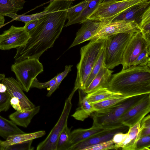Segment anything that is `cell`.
Masks as SVG:
<instances>
[{
    "label": "cell",
    "mask_w": 150,
    "mask_h": 150,
    "mask_svg": "<svg viewBox=\"0 0 150 150\" xmlns=\"http://www.w3.org/2000/svg\"><path fill=\"white\" fill-rule=\"evenodd\" d=\"M128 127L123 125L120 127L108 130L86 139L71 146L69 150H83L85 148L112 139L114 135L119 132H125Z\"/></svg>",
    "instance_id": "5bb4252c"
},
{
    "label": "cell",
    "mask_w": 150,
    "mask_h": 150,
    "mask_svg": "<svg viewBox=\"0 0 150 150\" xmlns=\"http://www.w3.org/2000/svg\"><path fill=\"white\" fill-rule=\"evenodd\" d=\"M150 135L141 137L137 140L135 150H150Z\"/></svg>",
    "instance_id": "d590c367"
},
{
    "label": "cell",
    "mask_w": 150,
    "mask_h": 150,
    "mask_svg": "<svg viewBox=\"0 0 150 150\" xmlns=\"http://www.w3.org/2000/svg\"><path fill=\"white\" fill-rule=\"evenodd\" d=\"M6 87V91L11 98H18L23 111L30 110L35 107L23 92V90L18 82L12 77L5 78L1 81Z\"/></svg>",
    "instance_id": "7c38bea8"
},
{
    "label": "cell",
    "mask_w": 150,
    "mask_h": 150,
    "mask_svg": "<svg viewBox=\"0 0 150 150\" xmlns=\"http://www.w3.org/2000/svg\"><path fill=\"white\" fill-rule=\"evenodd\" d=\"M39 58H26L15 62L11 66L23 91L28 92L37 76L43 71V67Z\"/></svg>",
    "instance_id": "5b68a950"
},
{
    "label": "cell",
    "mask_w": 150,
    "mask_h": 150,
    "mask_svg": "<svg viewBox=\"0 0 150 150\" xmlns=\"http://www.w3.org/2000/svg\"><path fill=\"white\" fill-rule=\"evenodd\" d=\"M105 42L106 38L90 40L81 48L80 60L76 66L77 76L71 92L74 93L79 89L83 90L93 68L105 48Z\"/></svg>",
    "instance_id": "7a4b0ae2"
},
{
    "label": "cell",
    "mask_w": 150,
    "mask_h": 150,
    "mask_svg": "<svg viewBox=\"0 0 150 150\" xmlns=\"http://www.w3.org/2000/svg\"><path fill=\"white\" fill-rule=\"evenodd\" d=\"M30 38L24 26L12 25L0 35V50H8L25 46Z\"/></svg>",
    "instance_id": "ba28073f"
},
{
    "label": "cell",
    "mask_w": 150,
    "mask_h": 150,
    "mask_svg": "<svg viewBox=\"0 0 150 150\" xmlns=\"http://www.w3.org/2000/svg\"><path fill=\"white\" fill-rule=\"evenodd\" d=\"M11 98V97L7 91L0 93V112L6 111L9 109Z\"/></svg>",
    "instance_id": "8d00e7d4"
},
{
    "label": "cell",
    "mask_w": 150,
    "mask_h": 150,
    "mask_svg": "<svg viewBox=\"0 0 150 150\" xmlns=\"http://www.w3.org/2000/svg\"><path fill=\"white\" fill-rule=\"evenodd\" d=\"M5 78V75L4 74L0 73V80H3Z\"/></svg>",
    "instance_id": "f6af8a7d"
},
{
    "label": "cell",
    "mask_w": 150,
    "mask_h": 150,
    "mask_svg": "<svg viewBox=\"0 0 150 150\" xmlns=\"http://www.w3.org/2000/svg\"><path fill=\"white\" fill-rule=\"evenodd\" d=\"M87 4V0H84L75 6L71 5L67 10V19L68 21L67 23L71 22L78 17L86 7Z\"/></svg>",
    "instance_id": "4316f807"
},
{
    "label": "cell",
    "mask_w": 150,
    "mask_h": 150,
    "mask_svg": "<svg viewBox=\"0 0 150 150\" xmlns=\"http://www.w3.org/2000/svg\"><path fill=\"white\" fill-rule=\"evenodd\" d=\"M74 94L71 93L65 100L61 115L56 124L46 138L38 145L37 150H57L58 139L61 133L67 126V122L72 104Z\"/></svg>",
    "instance_id": "52a82bcc"
},
{
    "label": "cell",
    "mask_w": 150,
    "mask_h": 150,
    "mask_svg": "<svg viewBox=\"0 0 150 150\" xmlns=\"http://www.w3.org/2000/svg\"><path fill=\"white\" fill-rule=\"evenodd\" d=\"M140 31L145 37L150 36V6L145 11L138 25Z\"/></svg>",
    "instance_id": "f1b7e54d"
},
{
    "label": "cell",
    "mask_w": 150,
    "mask_h": 150,
    "mask_svg": "<svg viewBox=\"0 0 150 150\" xmlns=\"http://www.w3.org/2000/svg\"><path fill=\"white\" fill-rule=\"evenodd\" d=\"M5 18L4 16L0 15V25L4 24Z\"/></svg>",
    "instance_id": "7bdbcfd3"
},
{
    "label": "cell",
    "mask_w": 150,
    "mask_h": 150,
    "mask_svg": "<svg viewBox=\"0 0 150 150\" xmlns=\"http://www.w3.org/2000/svg\"><path fill=\"white\" fill-rule=\"evenodd\" d=\"M8 23H9V22L7 23H6L5 24H4L2 25H0V29H1V28H2L4 26H5V25H6V24H7Z\"/></svg>",
    "instance_id": "bcb514c9"
},
{
    "label": "cell",
    "mask_w": 150,
    "mask_h": 150,
    "mask_svg": "<svg viewBox=\"0 0 150 150\" xmlns=\"http://www.w3.org/2000/svg\"><path fill=\"white\" fill-rule=\"evenodd\" d=\"M149 6L150 0L136 4L122 13L112 21L124 20L134 22L138 25L140 22L142 15Z\"/></svg>",
    "instance_id": "2e32d148"
},
{
    "label": "cell",
    "mask_w": 150,
    "mask_h": 150,
    "mask_svg": "<svg viewBox=\"0 0 150 150\" xmlns=\"http://www.w3.org/2000/svg\"><path fill=\"white\" fill-rule=\"evenodd\" d=\"M106 88L123 95L150 93V65H132L112 75Z\"/></svg>",
    "instance_id": "6da1fadb"
},
{
    "label": "cell",
    "mask_w": 150,
    "mask_h": 150,
    "mask_svg": "<svg viewBox=\"0 0 150 150\" xmlns=\"http://www.w3.org/2000/svg\"><path fill=\"white\" fill-rule=\"evenodd\" d=\"M46 134L45 130H41L31 133L19 134L9 136L4 141H2V145L6 150L9 146L16 144L41 137Z\"/></svg>",
    "instance_id": "ffe728a7"
},
{
    "label": "cell",
    "mask_w": 150,
    "mask_h": 150,
    "mask_svg": "<svg viewBox=\"0 0 150 150\" xmlns=\"http://www.w3.org/2000/svg\"><path fill=\"white\" fill-rule=\"evenodd\" d=\"M149 0H122L107 3H101L88 19L102 22H111L120 13L130 7L140 2Z\"/></svg>",
    "instance_id": "8992f818"
},
{
    "label": "cell",
    "mask_w": 150,
    "mask_h": 150,
    "mask_svg": "<svg viewBox=\"0 0 150 150\" xmlns=\"http://www.w3.org/2000/svg\"><path fill=\"white\" fill-rule=\"evenodd\" d=\"M141 137L150 135V115L144 117L140 123Z\"/></svg>",
    "instance_id": "f35d334b"
},
{
    "label": "cell",
    "mask_w": 150,
    "mask_h": 150,
    "mask_svg": "<svg viewBox=\"0 0 150 150\" xmlns=\"http://www.w3.org/2000/svg\"><path fill=\"white\" fill-rule=\"evenodd\" d=\"M150 45H149L140 54L133 62L132 65H150Z\"/></svg>",
    "instance_id": "1f68e13d"
},
{
    "label": "cell",
    "mask_w": 150,
    "mask_h": 150,
    "mask_svg": "<svg viewBox=\"0 0 150 150\" xmlns=\"http://www.w3.org/2000/svg\"><path fill=\"white\" fill-rule=\"evenodd\" d=\"M122 95L114 92L106 87H101L87 94V98L91 104L101 101L114 96Z\"/></svg>",
    "instance_id": "cb8c5ba5"
},
{
    "label": "cell",
    "mask_w": 150,
    "mask_h": 150,
    "mask_svg": "<svg viewBox=\"0 0 150 150\" xmlns=\"http://www.w3.org/2000/svg\"><path fill=\"white\" fill-rule=\"evenodd\" d=\"M6 91V86L2 83H0V93H3Z\"/></svg>",
    "instance_id": "b9f144b4"
},
{
    "label": "cell",
    "mask_w": 150,
    "mask_h": 150,
    "mask_svg": "<svg viewBox=\"0 0 150 150\" xmlns=\"http://www.w3.org/2000/svg\"><path fill=\"white\" fill-rule=\"evenodd\" d=\"M78 92L79 107L71 116L76 120L83 121L95 111L87 98V94L81 89H79Z\"/></svg>",
    "instance_id": "e0dca14e"
},
{
    "label": "cell",
    "mask_w": 150,
    "mask_h": 150,
    "mask_svg": "<svg viewBox=\"0 0 150 150\" xmlns=\"http://www.w3.org/2000/svg\"><path fill=\"white\" fill-rule=\"evenodd\" d=\"M146 94L130 97L103 112H93L91 114L93 123L107 127L115 128L124 125L119 123L120 118Z\"/></svg>",
    "instance_id": "3957f363"
},
{
    "label": "cell",
    "mask_w": 150,
    "mask_h": 150,
    "mask_svg": "<svg viewBox=\"0 0 150 150\" xmlns=\"http://www.w3.org/2000/svg\"><path fill=\"white\" fill-rule=\"evenodd\" d=\"M140 31L138 25L134 22L113 21L105 24L89 40L105 39L120 33H132Z\"/></svg>",
    "instance_id": "9c48e42d"
},
{
    "label": "cell",
    "mask_w": 150,
    "mask_h": 150,
    "mask_svg": "<svg viewBox=\"0 0 150 150\" xmlns=\"http://www.w3.org/2000/svg\"><path fill=\"white\" fill-rule=\"evenodd\" d=\"M104 49L96 61L85 83L83 90L89 85L93 79L104 65Z\"/></svg>",
    "instance_id": "4dcf8cb0"
},
{
    "label": "cell",
    "mask_w": 150,
    "mask_h": 150,
    "mask_svg": "<svg viewBox=\"0 0 150 150\" xmlns=\"http://www.w3.org/2000/svg\"><path fill=\"white\" fill-rule=\"evenodd\" d=\"M117 128H118L105 127L93 123L92 127L89 128L74 129L71 132L69 148L72 146L100 133Z\"/></svg>",
    "instance_id": "9a60e30c"
},
{
    "label": "cell",
    "mask_w": 150,
    "mask_h": 150,
    "mask_svg": "<svg viewBox=\"0 0 150 150\" xmlns=\"http://www.w3.org/2000/svg\"><path fill=\"white\" fill-rule=\"evenodd\" d=\"M25 133L11 120H8L0 115V136L6 139L10 136Z\"/></svg>",
    "instance_id": "603a6c76"
},
{
    "label": "cell",
    "mask_w": 150,
    "mask_h": 150,
    "mask_svg": "<svg viewBox=\"0 0 150 150\" xmlns=\"http://www.w3.org/2000/svg\"><path fill=\"white\" fill-rule=\"evenodd\" d=\"M150 111V95L146 94L120 118V123L128 127L141 120Z\"/></svg>",
    "instance_id": "8fae6325"
},
{
    "label": "cell",
    "mask_w": 150,
    "mask_h": 150,
    "mask_svg": "<svg viewBox=\"0 0 150 150\" xmlns=\"http://www.w3.org/2000/svg\"><path fill=\"white\" fill-rule=\"evenodd\" d=\"M71 128L67 126L62 130L58 137L57 150H68L70 147Z\"/></svg>",
    "instance_id": "484cf974"
},
{
    "label": "cell",
    "mask_w": 150,
    "mask_h": 150,
    "mask_svg": "<svg viewBox=\"0 0 150 150\" xmlns=\"http://www.w3.org/2000/svg\"><path fill=\"white\" fill-rule=\"evenodd\" d=\"M25 2V0H0V15L16 13L23 8Z\"/></svg>",
    "instance_id": "7402d4cb"
},
{
    "label": "cell",
    "mask_w": 150,
    "mask_h": 150,
    "mask_svg": "<svg viewBox=\"0 0 150 150\" xmlns=\"http://www.w3.org/2000/svg\"><path fill=\"white\" fill-rule=\"evenodd\" d=\"M134 33H120L106 38L104 61L106 67L111 69L122 64L125 50Z\"/></svg>",
    "instance_id": "277c9868"
},
{
    "label": "cell",
    "mask_w": 150,
    "mask_h": 150,
    "mask_svg": "<svg viewBox=\"0 0 150 150\" xmlns=\"http://www.w3.org/2000/svg\"><path fill=\"white\" fill-rule=\"evenodd\" d=\"M113 71L103 67L84 91L89 93L101 87H106L110 81Z\"/></svg>",
    "instance_id": "ac0fdd59"
},
{
    "label": "cell",
    "mask_w": 150,
    "mask_h": 150,
    "mask_svg": "<svg viewBox=\"0 0 150 150\" xmlns=\"http://www.w3.org/2000/svg\"><path fill=\"white\" fill-rule=\"evenodd\" d=\"M122 0H103L102 3H104L109 2H111L114 1H120Z\"/></svg>",
    "instance_id": "ee69618b"
},
{
    "label": "cell",
    "mask_w": 150,
    "mask_h": 150,
    "mask_svg": "<svg viewBox=\"0 0 150 150\" xmlns=\"http://www.w3.org/2000/svg\"><path fill=\"white\" fill-rule=\"evenodd\" d=\"M133 96H134L123 95L117 96L91 104L95 112L103 113L126 99Z\"/></svg>",
    "instance_id": "44dd1931"
},
{
    "label": "cell",
    "mask_w": 150,
    "mask_h": 150,
    "mask_svg": "<svg viewBox=\"0 0 150 150\" xmlns=\"http://www.w3.org/2000/svg\"><path fill=\"white\" fill-rule=\"evenodd\" d=\"M42 16L39 19L31 21L25 24L24 26L28 33L36 27L42 21Z\"/></svg>",
    "instance_id": "ab89813d"
},
{
    "label": "cell",
    "mask_w": 150,
    "mask_h": 150,
    "mask_svg": "<svg viewBox=\"0 0 150 150\" xmlns=\"http://www.w3.org/2000/svg\"><path fill=\"white\" fill-rule=\"evenodd\" d=\"M149 45H150V43L145 39L140 31L134 33L124 51L122 64V69L132 66L140 54Z\"/></svg>",
    "instance_id": "30bf717a"
},
{
    "label": "cell",
    "mask_w": 150,
    "mask_h": 150,
    "mask_svg": "<svg viewBox=\"0 0 150 150\" xmlns=\"http://www.w3.org/2000/svg\"><path fill=\"white\" fill-rule=\"evenodd\" d=\"M105 24L102 22L86 20L82 23L81 28L78 30L74 40L68 49L88 41Z\"/></svg>",
    "instance_id": "4fadbf2b"
},
{
    "label": "cell",
    "mask_w": 150,
    "mask_h": 150,
    "mask_svg": "<svg viewBox=\"0 0 150 150\" xmlns=\"http://www.w3.org/2000/svg\"><path fill=\"white\" fill-rule=\"evenodd\" d=\"M73 66L71 65H66L65 66V69L62 72L58 74L56 76V82L54 85L49 91L47 96L50 97L58 88L61 82L67 76L68 74L71 71Z\"/></svg>",
    "instance_id": "d6a6232c"
},
{
    "label": "cell",
    "mask_w": 150,
    "mask_h": 150,
    "mask_svg": "<svg viewBox=\"0 0 150 150\" xmlns=\"http://www.w3.org/2000/svg\"><path fill=\"white\" fill-rule=\"evenodd\" d=\"M10 103L12 107L16 111H23L20 101L18 98L15 97L11 98L10 100Z\"/></svg>",
    "instance_id": "60d3db41"
},
{
    "label": "cell",
    "mask_w": 150,
    "mask_h": 150,
    "mask_svg": "<svg viewBox=\"0 0 150 150\" xmlns=\"http://www.w3.org/2000/svg\"><path fill=\"white\" fill-rule=\"evenodd\" d=\"M46 11V10L45 8L42 11L34 14L29 15L23 14L19 15L17 14L16 13H10L6 14L5 16L10 17L13 20L23 22L25 24L31 21L40 18L45 14Z\"/></svg>",
    "instance_id": "83f0119b"
},
{
    "label": "cell",
    "mask_w": 150,
    "mask_h": 150,
    "mask_svg": "<svg viewBox=\"0 0 150 150\" xmlns=\"http://www.w3.org/2000/svg\"><path fill=\"white\" fill-rule=\"evenodd\" d=\"M33 140L16 144L7 147L6 150H31L34 147L31 146Z\"/></svg>",
    "instance_id": "74e56055"
},
{
    "label": "cell",
    "mask_w": 150,
    "mask_h": 150,
    "mask_svg": "<svg viewBox=\"0 0 150 150\" xmlns=\"http://www.w3.org/2000/svg\"><path fill=\"white\" fill-rule=\"evenodd\" d=\"M88 4L86 7L81 14L73 21L67 23L64 25L67 27L70 25L79 23L82 24L87 20L103 0H87Z\"/></svg>",
    "instance_id": "d4e9b609"
},
{
    "label": "cell",
    "mask_w": 150,
    "mask_h": 150,
    "mask_svg": "<svg viewBox=\"0 0 150 150\" xmlns=\"http://www.w3.org/2000/svg\"><path fill=\"white\" fill-rule=\"evenodd\" d=\"M140 120L133 126L129 127L127 134L131 142V150H135L136 143L141 137Z\"/></svg>",
    "instance_id": "f546056e"
},
{
    "label": "cell",
    "mask_w": 150,
    "mask_h": 150,
    "mask_svg": "<svg viewBox=\"0 0 150 150\" xmlns=\"http://www.w3.org/2000/svg\"><path fill=\"white\" fill-rule=\"evenodd\" d=\"M40 106L22 112L16 111L10 114L9 118L16 125L25 128L29 125L33 117L39 112Z\"/></svg>",
    "instance_id": "d6986e66"
},
{
    "label": "cell",
    "mask_w": 150,
    "mask_h": 150,
    "mask_svg": "<svg viewBox=\"0 0 150 150\" xmlns=\"http://www.w3.org/2000/svg\"><path fill=\"white\" fill-rule=\"evenodd\" d=\"M111 149H116L112 139L87 147L83 150H105Z\"/></svg>",
    "instance_id": "836d02e7"
},
{
    "label": "cell",
    "mask_w": 150,
    "mask_h": 150,
    "mask_svg": "<svg viewBox=\"0 0 150 150\" xmlns=\"http://www.w3.org/2000/svg\"><path fill=\"white\" fill-rule=\"evenodd\" d=\"M56 82V76L50 80L45 82H40L35 78L31 86V88H36L40 89L47 88L48 91L54 85Z\"/></svg>",
    "instance_id": "e575fe53"
}]
</instances>
